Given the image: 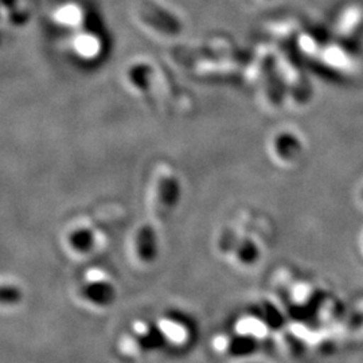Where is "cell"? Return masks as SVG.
I'll use <instances>...</instances> for the list:
<instances>
[{"instance_id":"cell-2","label":"cell","mask_w":363,"mask_h":363,"mask_svg":"<svg viewBox=\"0 0 363 363\" xmlns=\"http://www.w3.org/2000/svg\"><path fill=\"white\" fill-rule=\"evenodd\" d=\"M23 298L21 288L13 286H0V304L13 306Z\"/></svg>"},{"instance_id":"cell-1","label":"cell","mask_w":363,"mask_h":363,"mask_svg":"<svg viewBox=\"0 0 363 363\" xmlns=\"http://www.w3.org/2000/svg\"><path fill=\"white\" fill-rule=\"evenodd\" d=\"M82 296L96 306H108L113 300L112 288L104 283H91L84 286Z\"/></svg>"}]
</instances>
